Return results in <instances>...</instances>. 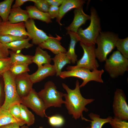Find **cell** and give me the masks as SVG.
Segmentation results:
<instances>
[{
  "mask_svg": "<svg viewBox=\"0 0 128 128\" xmlns=\"http://www.w3.org/2000/svg\"><path fill=\"white\" fill-rule=\"evenodd\" d=\"M79 83L77 80L75 83V87L73 89H70L64 83L62 85L67 92L65 93L64 103L69 114L72 115L75 120L81 118L82 119L83 117V112H87L88 110L86 106L93 102L95 100L93 98L87 99L84 98L81 94Z\"/></svg>",
  "mask_w": 128,
  "mask_h": 128,
  "instance_id": "obj_1",
  "label": "cell"
},
{
  "mask_svg": "<svg viewBox=\"0 0 128 128\" xmlns=\"http://www.w3.org/2000/svg\"><path fill=\"white\" fill-rule=\"evenodd\" d=\"M90 23L86 29L80 27L77 33L80 41L87 45H95L96 39L101 32L100 18L93 7L91 9Z\"/></svg>",
  "mask_w": 128,
  "mask_h": 128,
  "instance_id": "obj_2",
  "label": "cell"
},
{
  "mask_svg": "<svg viewBox=\"0 0 128 128\" xmlns=\"http://www.w3.org/2000/svg\"><path fill=\"white\" fill-rule=\"evenodd\" d=\"M119 38L117 34L112 32H101L97 38V45L95 51L96 57L100 62L105 61L108 55L115 47Z\"/></svg>",
  "mask_w": 128,
  "mask_h": 128,
  "instance_id": "obj_3",
  "label": "cell"
},
{
  "mask_svg": "<svg viewBox=\"0 0 128 128\" xmlns=\"http://www.w3.org/2000/svg\"><path fill=\"white\" fill-rule=\"evenodd\" d=\"M37 93L43 101L46 109L51 107H60L64 103L63 98L65 93L58 91L55 84L51 81L46 82L44 88Z\"/></svg>",
  "mask_w": 128,
  "mask_h": 128,
  "instance_id": "obj_4",
  "label": "cell"
},
{
  "mask_svg": "<svg viewBox=\"0 0 128 128\" xmlns=\"http://www.w3.org/2000/svg\"><path fill=\"white\" fill-rule=\"evenodd\" d=\"M105 61V69L112 78L123 75L128 71V59L123 56L117 50L114 52Z\"/></svg>",
  "mask_w": 128,
  "mask_h": 128,
  "instance_id": "obj_5",
  "label": "cell"
},
{
  "mask_svg": "<svg viewBox=\"0 0 128 128\" xmlns=\"http://www.w3.org/2000/svg\"><path fill=\"white\" fill-rule=\"evenodd\" d=\"M104 72L103 69H97L91 71L87 69L78 68L69 71H62L59 76L63 79L69 77H75L82 79L83 82L79 85L80 88L84 87L91 81H94L103 83V81L101 76Z\"/></svg>",
  "mask_w": 128,
  "mask_h": 128,
  "instance_id": "obj_6",
  "label": "cell"
},
{
  "mask_svg": "<svg viewBox=\"0 0 128 128\" xmlns=\"http://www.w3.org/2000/svg\"><path fill=\"white\" fill-rule=\"evenodd\" d=\"M83 53L81 58L77 62L75 66H69L67 68V71L78 68L87 69L92 71L97 69L99 65L96 59L95 45H87L80 41Z\"/></svg>",
  "mask_w": 128,
  "mask_h": 128,
  "instance_id": "obj_7",
  "label": "cell"
},
{
  "mask_svg": "<svg viewBox=\"0 0 128 128\" xmlns=\"http://www.w3.org/2000/svg\"><path fill=\"white\" fill-rule=\"evenodd\" d=\"M2 76L4 82L5 98L2 106L8 109L13 104H21V98L17 91L15 76L9 70L5 73Z\"/></svg>",
  "mask_w": 128,
  "mask_h": 128,
  "instance_id": "obj_8",
  "label": "cell"
},
{
  "mask_svg": "<svg viewBox=\"0 0 128 128\" xmlns=\"http://www.w3.org/2000/svg\"><path fill=\"white\" fill-rule=\"evenodd\" d=\"M127 98L122 89H117L114 94L113 103L114 117L127 121L128 120V105Z\"/></svg>",
  "mask_w": 128,
  "mask_h": 128,
  "instance_id": "obj_9",
  "label": "cell"
},
{
  "mask_svg": "<svg viewBox=\"0 0 128 128\" xmlns=\"http://www.w3.org/2000/svg\"><path fill=\"white\" fill-rule=\"evenodd\" d=\"M21 98V104L30 108L41 118L47 117L44 103L34 89L32 88L27 96Z\"/></svg>",
  "mask_w": 128,
  "mask_h": 128,
  "instance_id": "obj_10",
  "label": "cell"
},
{
  "mask_svg": "<svg viewBox=\"0 0 128 128\" xmlns=\"http://www.w3.org/2000/svg\"><path fill=\"white\" fill-rule=\"evenodd\" d=\"M24 23L28 37L33 45L39 46L51 36L50 35L48 36L43 30L38 28L33 19L29 18Z\"/></svg>",
  "mask_w": 128,
  "mask_h": 128,
  "instance_id": "obj_11",
  "label": "cell"
},
{
  "mask_svg": "<svg viewBox=\"0 0 128 128\" xmlns=\"http://www.w3.org/2000/svg\"><path fill=\"white\" fill-rule=\"evenodd\" d=\"M3 35L29 36L26 30L24 22L12 23L8 21L0 22V35Z\"/></svg>",
  "mask_w": 128,
  "mask_h": 128,
  "instance_id": "obj_12",
  "label": "cell"
},
{
  "mask_svg": "<svg viewBox=\"0 0 128 128\" xmlns=\"http://www.w3.org/2000/svg\"><path fill=\"white\" fill-rule=\"evenodd\" d=\"M28 73H23L15 76V80L18 93L22 98L27 96L32 91L33 83Z\"/></svg>",
  "mask_w": 128,
  "mask_h": 128,
  "instance_id": "obj_13",
  "label": "cell"
},
{
  "mask_svg": "<svg viewBox=\"0 0 128 128\" xmlns=\"http://www.w3.org/2000/svg\"><path fill=\"white\" fill-rule=\"evenodd\" d=\"M55 74L56 71L53 65L47 64L38 67L36 72L29 76L34 84L40 82L48 77L53 76Z\"/></svg>",
  "mask_w": 128,
  "mask_h": 128,
  "instance_id": "obj_14",
  "label": "cell"
},
{
  "mask_svg": "<svg viewBox=\"0 0 128 128\" xmlns=\"http://www.w3.org/2000/svg\"><path fill=\"white\" fill-rule=\"evenodd\" d=\"M74 13V17L72 22L65 28L67 31L77 33L81 25L85 24L87 20H90V16L84 13L82 7L75 9Z\"/></svg>",
  "mask_w": 128,
  "mask_h": 128,
  "instance_id": "obj_15",
  "label": "cell"
},
{
  "mask_svg": "<svg viewBox=\"0 0 128 128\" xmlns=\"http://www.w3.org/2000/svg\"><path fill=\"white\" fill-rule=\"evenodd\" d=\"M62 37L56 34V37H51L38 46L42 49H46L55 55L60 53H66V49L61 45Z\"/></svg>",
  "mask_w": 128,
  "mask_h": 128,
  "instance_id": "obj_16",
  "label": "cell"
},
{
  "mask_svg": "<svg viewBox=\"0 0 128 128\" xmlns=\"http://www.w3.org/2000/svg\"><path fill=\"white\" fill-rule=\"evenodd\" d=\"M85 1L82 0H64L59 7V14L56 21L60 25L62 24L61 20L65 14L73 9H78L82 7Z\"/></svg>",
  "mask_w": 128,
  "mask_h": 128,
  "instance_id": "obj_17",
  "label": "cell"
},
{
  "mask_svg": "<svg viewBox=\"0 0 128 128\" xmlns=\"http://www.w3.org/2000/svg\"><path fill=\"white\" fill-rule=\"evenodd\" d=\"M29 18L26 10H23L20 7L11 9L8 16V21L12 23L25 22Z\"/></svg>",
  "mask_w": 128,
  "mask_h": 128,
  "instance_id": "obj_18",
  "label": "cell"
},
{
  "mask_svg": "<svg viewBox=\"0 0 128 128\" xmlns=\"http://www.w3.org/2000/svg\"><path fill=\"white\" fill-rule=\"evenodd\" d=\"M52 60V58L47 51L38 46L36 47L35 55L33 56L32 61L38 68L44 64H50Z\"/></svg>",
  "mask_w": 128,
  "mask_h": 128,
  "instance_id": "obj_19",
  "label": "cell"
},
{
  "mask_svg": "<svg viewBox=\"0 0 128 128\" xmlns=\"http://www.w3.org/2000/svg\"><path fill=\"white\" fill-rule=\"evenodd\" d=\"M26 8L29 18L37 19L47 23L52 22L50 16L48 13L42 12L34 6H27Z\"/></svg>",
  "mask_w": 128,
  "mask_h": 128,
  "instance_id": "obj_20",
  "label": "cell"
},
{
  "mask_svg": "<svg viewBox=\"0 0 128 128\" xmlns=\"http://www.w3.org/2000/svg\"><path fill=\"white\" fill-rule=\"evenodd\" d=\"M70 38V41L67 51L66 53L67 56L70 59L71 62L74 64L78 60V56L75 51V48L77 43L80 40L77 33L70 31H67V33Z\"/></svg>",
  "mask_w": 128,
  "mask_h": 128,
  "instance_id": "obj_21",
  "label": "cell"
},
{
  "mask_svg": "<svg viewBox=\"0 0 128 128\" xmlns=\"http://www.w3.org/2000/svg\"><path fill=\"white\" fill-rule=\"evenodd\" d=\"M54 63L53 65L56 71V75L57 77L59 76L62 72V70L66 64H69L71 61L66 53H60L55 55L52 58Z\"/></svg>",
  "mask_w": 128,
  "mask_h": 128,
  "instance_id": "obj_22",
  "label": "cell"
},
{
  "mask_svg": "<svg viewBox=\"0 0 128 128\" xmlns=\"http://www.w3.org/2000/svg\"><path fill=\"white\" fill-rule=\"evenodd\" d=\"M9 54L12 65L22 64L29 65L33 63L32 55H24L21 52H14L11 50H9Z\"/></svg>",
  "mask_w": 128,
  "mask_h": 128,
  "instance_id": "obj_23",
  "label": "cell"
},
{
  "mask_svg": "<svg viewBox=\"0 0 128 128\" xmlns=\"http://www.w3.org/2000/svg\"><path fill=\"white\" fill-rule=\"evenodd\" d=\"M31 40L29 37L27 38L5 44L8 49L14 52H21L22 49H28L32 46L33 45L29 43Z\"/></svg>",
  "mask_w": 128,
  "mask_h": 128,
  "instance_id": "obj_24",
  "label": "cell"
},
{
  "mask_svg": "<svg viewBox=\"0 0 128 128\" xmlns=\"http://www.w3.org/2000/svg\"><path fill=\"white\" fill-rule=\"evenodd\" d=\"M88 116L91 120L85 118L83 120L91 122L90 128H102L104 124L109 123L112 118L111 116H109L105 118H102L100 117V115L93 113H90Z\"/></svg>",
  "mask_w": 128,
  "mask_h": 128,
  "instance_id": "obj_25",
  "label": "cell"
},
{
  "mask_svg": "<svg viewBox=\"0 0 128 128\" xmlns=\"http://www.w3.org/2000/svg\"><path fill=\"white\" fill-rule=\"evenodd\" d=\"M13 123H16L21 126L19 122L10 114L9 110L0 107V126Z\"/></svg>",
  "mask_w": 128,
  "mask_h": 128,
  "instance_id": "obj_26",
  "label": "cell"
},
{
  "mask_svg": "<svg viewBox=\"0 0 128 128\" xmlns=\"http://www.w3.org/2000/svg\"><path fill=\"white\" fill-rule=\"evenodd\" d=\"M14 0H5L0 2V17L2 21H8V18Z\"/></svg>",
  "mask_w": 128,
  "mask_h": 128,
  "instance_id": "obj_27",
  "label": "cell"
},
{
  "mask_svg": "<svg viewBox=\"0 0 128 128\" xmlns=\"http://www.w3.org/2000/svg\"><path fill=\"white\" fill-rule=\"evenodd\" d=\"M20 113L21 117L27 126L33 125L35 122L34 115L27 108V107L20 104Z\"/></svg>",
  "mask_w": 128,
  "mask_h": 128,
  "instance_id": "obj_28",
  "label": "cell"
},
{
  "mask_svg": "<svg viewBox=\"0 0 128 128\" xmlns=\"http://www.w3.org/2000/svg\"><path fill=\"white\" fill-rule=\"evenodd\" d=\"M117 50L125 58L128 59V37L124 39L119 38L116 44Z\"/></svg>",
  "mask_w": 128,
  "mask_h": 128,
  "instance_id": "obj_29",
  "label": "cell"
},
{
  "mask_svg": "<svg viewBox=\"0 0 128 128\" xmlns=\"http://www.w3.org/2000/svg\"><path fill=\"white\" fill-rule=\"evenodd\" d=\"M21 104H16L11 106L8 110L12 116L20 123L21 126L25 125V123L21 116L20 105Z\"/></svg>",
  "mask_w": 128,
  "mask_h": 128,
  "instance_id": "obj_30",
  "label": "cell"
},
{
  "mask_svg": "<svg viewBox=\"0 0 128 128\" xmlns=\"http://www.w3.org/2000/svg\"><path fill=\"white\" fill-rule=\"evenodd\" d=\"M29 65L26 64H17L12 65L9 71L15 76L30 71Z\"/></svg>",
  "mask_w": 128,
  "mask_h": 128,
  "instance_id": "obj_31",
  "label": "cell"
},
{
  "mask_svg": "<svg viewBox=\"0 0 128 128\" xmlns=\"http://www.w3.org/2000/svg\"><path fill=\"white\" fill-rule=\"evenodd\" d=\"M47 117L49 124L52 127H60L62 126L65 123L64 118L61 115L56 114Z\"/></svg>",
  "mask_w": 128,
  "mask_h": 128,
  "instance_id": "obj_32",
  "label": "cell"
},
{
  "mask_svg": "<svg viewBox=\"0 0 128 128\" xmlns=\"http://www.w3.org/2000/svg\"><path fill=\"white\" fill-rule=\"evenodd\" d=\"M28 37L27 36H20L10 35H0V42L6 44L16 41L25 39Z\"/></svg>",
  "mask_w": 128,
  "mask_h": 128,
  "instance_id": "obj_33",
  "label": "cell"
},
{
  "mask_svg": "<svg viewBox=\"0 0 128 128\" xmlns=\"http://www.w3.org/2000/svg\"><path fill=\"white\" fill-rule=\"evenodd\" d=\"M12 65L9 57L0 58V76L9 70Z\"/></svg>",
  "mask_w": 128,
  "mask_h": 128,
  "instance_id": "obj_34",
  "label": "cell"
},
{
  "mask_svg": "<svg viewBox=\"0 0 128 128\" xmlns=\"http://www.w3.org/2000/svg\"><path fill=\"white\" fill-rule=\"evenodd\" d=\"M34 2V6L40 11L48 13L50 5L46 0H30Z\"/></svg>",
  "mask_w": 128,
  "mask_h": 128,
  "instance_id": "obj_35",
  "label": "cell"
},
{
  "mask_svg": "<svg viewBox=\"0 0 128 128\" xmlns=\"http://www.w3.org/2000/svg\"><path fill=\"white\" fill-rule=\"evenodd\" d=\"M111 128H128L127 121L122 120L114 117L109 123Z\"/></svg>",
  "mask_w": 128,
  "mask_h": 128,
  "instance_id": "obj_36",
  "label": "cell"
},
{
  "mask_svg": "<svg viewBox=\"0 0 128 128\" xmlns=\"http://www.w3.org/2000/svg\"><path fill=\"white\" fill-rule=\"evenodd\" d=\"M5 98L4 80L2 76H0V107L4 103Z\"/></svg>",
  "mask_w": 128,
  "mask_h": 128,
  "instance_id": "obj_37",
  "label": "cell"
},
{
  "mask_svg": "<svg viewBox=\"0 0 128 128\" xmlns=\"http://www.w3.org/2000/svg\"><path fill=\"white\" fill-rule=\"evenodd\" d=\"M59 7L57 6H50L48 13L50 16L51 19L56 18L58 16Z\"/></svg>",
  "mask_w": 128,
  "mask_h": 128,
  "instance_id": "obj_38",
  "label": "cell"
},
{
  "mask_svg": "<svg viewBox=\"0 0 128 128\" xmlns=\"http://www.w3.org/2000/svg\"><path fill=\"white\" fill-rule=\"evenodd\" d=\"M9 55V50L5 44L0 42V58H6Z\"/></svg>",
  "mask_w": 128,
  "mask_h": 128,
  "instance_id": "obj_39",
  "label": "cell"
},
{
  "mask_svg": "<svg viewBox=\"0 0 128 128\" xmlns=\"http://www.w3.org/2000/svg\"><path fill=\"white\" fill-rule=\"evenodd\" d=\"M50 6L59 7L61 5L64 0H46Z\"/></svg>",
  "mask_w": 128,
  "mask_h": 128,
  "instance_id": "obj_40",
  "label": "cell"
},
{
  "mask_svg": "<svg viewBox=\"0 0 128 128\" xmlns=\"http://www.w3.org/2000/svg\"><path fill=\"white\" fill-rule=\"evenodd\" d=\"M28 1H30V0H16L12 7V8L20 7L25 2Z\"/></svg>",
  "mask_w": 128,
  "mask_h": 128,
  "instance_id": "obj_41",
  "label": "cell"
},
{
  "mask_svg": "<svg viewBox=\"0 0 128 128\" xmlns=\"http://www.w3.org/2000/svg\"><path fill=\"white\" fill-rule=\"evenodd\" d=\"M12 123L0 126V128H12Z\"/></svg>",
  "mask_w": 128,
  "mask_h": 128,
  "instance_id": "obj_42",
  "label": "cell"
},
{
  "mask_svg": "<svg viewBox=\"0 0 128 128\" xmlns=\"http://www.w3.org/2000/svg\"><path fill=\"white\" fill-rule=\"evenodd\" d=\"M20 126L19 124L16 123H12V128H20Z\"/></svg>",
  "mask_w": 128,
  "mask_h": 128,
  "instance_id": "obj_43",
  "label": "cell"
},
{
  "mask_svg": "<svg viewBox=\"0 0 128 128\" xmlns=\"http://www.w3.org/2000/svg\"><path fill=\"white\" fill-rule=\"evenodd\" d=\"M20 128H29L28 126H26L25 125H24L23 126H22Z\"/></svg>",
  "mask_w": 128,
  "mask_h": 128,
  "instance_id": "obj_44",
  "label": "cell"
},
{
  "mask_svg": "<svg viewBox=\"0 0 128 128\" xmlns=\"http://www.w3.org/2000/svg\"><path fill=\"white\" fill-rule=\"evenodd\" d=\"M90 128V127L88 126L86 127L82 128Z\"/></svg>",
  "mask_w": 128,
  "mask_h": 128,
  "instance_id": "obj_45",
  "label": "cell"
},
{
  "mask_svg": "<svg viewBox=\"0 0 128 128\" xmlns=\"http://www.w3.org/2000/svg\"><path fill=\"white\" fill-rule=\"evenodd\" d=\"M2 21V20L1 18L0 17V22H1Z\"/></svg>",
  "mask_w": 128,
  "mask_h": 128,
  "instance_id": "obj_46",
  "label": "cell"
},
{
  "mask_svg": "<svg viewBox=\"0 0 128 128\" xmlns=\"http://www.w3.org/2000/svg\"><path fill=\"white\" fill-rule=\"evenodd\" d=\"M38 128H44L42 126H40Z\"/></svg>",
  "mask_w": 128,
  "mask_h": 128,
  "instance_id": "obj_47",
  "label": "cell"
}]
</instances>
